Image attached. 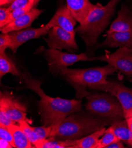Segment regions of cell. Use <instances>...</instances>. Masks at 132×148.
Masks as SVG:
<instances>
[{
    "instance_id": "cell-8",
    "label": "cell",
    "mask_w": 132,
    "mask_h": 148,
    "mask_svg": "<svg viewBox=\"0 0 132 148\" xmlns=\"http://www.w3.org/2000/svg\"><path fill=\"white\" fill-rule=\"evenodd\" d=\"M92 90L108 92L114 95L123 108L124 118L132 116V89L117 82H107L94 87Z\"/></svg>"
},
{
    "instance_id": "cell-33",
    "label": "cell",
    "mask_w": 132,
    "mask_h": 148,
    "mask_svg": "<svg viewBox=\"0 0 132 148\" xmlns=\"http://www.w3.org/2000/svg\"><path fill=\"white\" fill-rule=\"evenodd\" d=\"M16 0H0V5L1 7L4 6H10L12 3L15 1Z\"/></svg>"
},
{
    "instance_id": "cell-2",
    "label": "cell",
    "mask_w": 132,
    "mask_h": 148,
    "mask_svg": "<svg viewBox=\"0 0 132 148\" xmlns=\"http://www.w3.org/2000/svg\"><path fill=\"white\" fill-rule=\"evenodd\" d=\"M81 112L72 113L58 125L53 126L50 137L62 140H77L112 124L109 121Z\"/></svg>"
},
{
    "instance_id": "cell-20",
    "label": "cell",
    "mask_w": 132,
    "mask_h": 148,
    "mask_svg": "<svg viewBox=\"0 0 132 148\" xmlns=\"http://www.w3.org/2000/svg\"><path fill=\"white\" fill-rule=\"evenodd\" d=\"M11 73L12 75L21 77V73L15 64L5 53H0V78L1 79L6 74Z\"/></svg>"
},
{
    "instance_id": "cell-15",
    "label": "cell",
    "mask_w": 132,
    "mask_h": 148,
    "mask_svg": "<svg viewBox=\"0 0 132 148\" xmlns=\"http://www.w3.org/2000/svg\"><path fill=\"white\" fill-rule=\"evenodd\" d=\"M43 11V10L34 8L29 12L18 17L7 25L0 28V30L3 33H9L28 28Z\"/></svg>"
},
{
    "instance_id": "cell-13",
    "label": "cell",
    "mask_w": 132,
    "mask_h": 148,
    "mask_svg": "<svg viewBox=\"0 0 132 148\" xmlns=\"http://www.w3.org/2000/svg\"><path fill=\"white\" fill-rule=\"evenodd\" d=\"M105 40L98 44L99 48L127 47L132 49V32H107Z\"/></svg>"
},
{
    "instance_id": "cell-28",
    "label": "cell",
    "mask_w": 132,
    "mask_h": 148,
    "mask_svg": "<svg viewBox=\"0 0 132 148\" xmlns=\"http://www.w3.org/2000/svg\"><path fill=\"white\" fill-rule=\"evenodd\" d=\"M10 14L11 12L7 10V8L1 7L0 8V28L6 25Z\"/></svg>"
},
{
    "instance_id": "cell-16",
    "label": "cell",
    "mask_w": 132,
    "mask_h": 148,
    "mask_svg": "<svg viewBox=\"0 0 132 148\" xmlns=\"http://www.w3.org/2000/svg\"><path fill=\"white\" fill-rule=\"evenodd\" d=\"M109 32H132V12L123 4L118 12V16L112 23Z\"/></svg>"
},
{
    "instance_id": "cell-23",
    "label": "cell",
    "mask_w": 132,
    "mask_h": 148,
    "mask_svg": "<svg viewBox=\"0 0 132 148\" xmlns=\"http://www.w3.org/2000/svg\"><path fill=\"white\" fill-rule=\"evenodd\" d=\"M18 125L22 129L28 139L30 140L31 143L33 145L34 147L37 148L38 145L40 144V140H39L32 127L29 125V123L27 121H23L18 123Z\"/></svg>"
},
{
    "instance_id": "cell-6",
    "label": "cell",
    "mask_w": 132,
    "mask_h": 148,
    "mask_svg": "<svg viewBox=\"0 0 132 148\" xmlns=\"http://www.w3.org/2000/svg\"><path fill=\"white\" fill-rule=\"evenodd\" d=\"M36 53L45 58L49 66V71L55 76L60 74L64 68L79 61H89V57L86 53L79 54L68 53L57 49H46L42 46L36 50Z\"/></svg>"
},
{
    "instance_id": "cell-4",
    "label": "cell",
    "mask_w": 132,
    "mask_h": 148,
    "mask_svg": "<svg viewBox=\"0 0 132 148\" xmlns=\"http://www.w3.org/2000/svg\"><path fill=\"white\" fill-rule=\"evenodd\" d=\"M117 70L108 64L104 67L85 69H70L68 67L61 70L60 75L75 89V96L81 99L90 95L86 88L92 90L97 86L106 83L107 77Z\"/></svg>"
},
{
    "instance_id": "cell-24",
    "label": "cell",
    "mask_w": 132,
    "mask_h": 148,
    "mask_svg": "<svg viewBox=\"0 0 132 148\" xmlns=\"http://www.w3.org/2000/svg\"><path fill=\"white\" fill-rule=\"evenodd\" d=\"M119 140L115 135L111 127H109L106 129L104 134L100 138L97 148H106L112 143Z\"/></svg>"
},
{
    "instance_id": "cell-10",
    "label": "cell",
    "mask_w": 132,
    "mask_h": 148,
    "mask_svg": "<svg viewBox=\"0 0 132 148\" xmlns=\"http://www.w3.org/2000/svg\"><path fill=\"white\" fill-rule=\"evenodd\" d=\"M0 109L15 122L19 123L23 121L28 122L29 120L27 118V106L10 92H1Z\"/></svg>"
},
{
    "instance_id": "cell-12",
    "label": "cell",
    "mask_w": 132,
    "mask_h": 148,
    "mask_svg": "<svg viewBox=\"0 0 132 148\" xmlns=\"http://www.w3.org/2000/svg\"><path fill=\"white\" fill-rule=\"evenodd\" d=\"M77 22V21L72 16L68 6L64 5L57 10L47 25L50 28L58 27L69 33L76 34L75 26Z\"/></svg>"
},
{
    "instance_id": "cell-30",
    "label": "cell",
    "mask_w": 132,
    "mask_h": 148,
    "mask_svg": "<svg viewBox=\"0 0 132 148\" xmlns=\"http://www.w3.org/2000/svg\"><path fill=\"white\" fill-rule=\"evenodd\" d=\"M28 1L29 0H16L15 1L12 3L9 7H7V10L10 12H11L14 10L23 7L28 3Z\"/></svg>"
},
{
    "instance_id": "cell-18",
    "label": "cell",
    "mask_w": 132,
    "mask_h": 148,
    "mask_svg": "<svg viewBox=\"0 0 132 148\" xmlns=\"http://www.w3.org/2000/svg\"><path fill=\"white\" fill-rule=\"evenodd\" d=\"M106 129V127H104L89 135L78 139L76 144L72 148H97L98 140L104 134Z\"/></svg>"
},
{
    "instance_id": "cell-5",
    "label": "cell",
    "mask_w": 132,
    "mask_h": 148,
    "mask_svg": "<svg viewBox=\"0 0 132 148\" xmlns=\"http://www.w3.org/2000/svg\"><path fill=\"white\" fill-rule=\"evenodd\" d=\"M86 97L85 109L88 113L112 123L125 119L120 103L111 93L89 95Z\"/></svg>"
},
{
    "instance_id": "cell-14",
    "label": "cell",
    "mask_w": 132,
    "mask_h": 148,
    "mask_svg": "<svg viewBox=\"0 0 132 148\" xmlns=\"http://www.w3.org/2000/svg\"><path fill=\"white\" fill-rule=\"evenodd\" d=\"M67 6L75 20L82 25L91 12L101 5L93 4L89 0H66Z\"/></svg>"
},
{
    "instance_id": "cell-21",
    "label": "cell",
    "mask_w": 132,
    "mask_h": 148,
    "mask_svg": "<svg viewBox=\"0 0 132 148\" xmlns=\"http://www.w3.org/2000/svg\"><path fill=\"white\" fill-rule=\"evenodd\" d=\"M77 140H62L55 139L53 137H49L44 140L38 148H72L76 144Z\"/></svg>"
},
{
    "instance_id": "cell-32",
    "label": "cell",
    "mask_w": 132,
    "mask_h": 148,
    "mask_svg": "<svg viewBox=\"0 0 132 148\" xmlns=\"http://www.w3.org/2000/svg\"><path fill=\"white\" fill-rule=\"evenodd\" d=\"M0 147L1 148H11L13 147L12 145L7 141L0 139Z\"/></svg>"
},
{
    "instance_id": "cell-7",
    "label": "cell",
    "mask_w": 132,
    "mask_h": 148,
    "mask_svg": "<svg viewBox=\"0 0 132 148\" xmlns=\"http://www.w3.org/2000/svg\"><path fill=\"white\" fill-rule=\"evenodd\" d=\"M108 53L104 56L89 57V61L106 62L128 77L132 76V49L120 47L112 54Z\"/></svg>"
},
{
    "instance_id": "cell-29",
    "label": "cell",
    "mask_w": 132,
    "mask_h": 148,
    "mask_svg": "<svg viewBox=\"0 0 132 148\" xmlns=\"http://www.w3.org/2000/svg\"><path fill=\"white\" fill-rule=\"evenodd\" d=\"M16 123L11 119L3 110L0 109V126L8 127L11 125L16 124Z\"/></svg>"
},
{
    "instance_id": "cell-31",
    "label": "cell",
    "mask_w": 132,
    "mask_h": 148,
    "mask_svg": "<svg viewBox=\"0 0 132 148\" xmlns=\"http://www.w3.org/2000/svg\"><path fill=\"white\" fill-rule=\"evenodd\" d=\"M124 147H125L123 144V142L122 140H119L112 143L111 144L109 145L106 148H124Z\"/></svg>"
},
{
    "instance_id": "cell-26",
    "label": "cell",
    "mask_w": 132,
    "mask_h": 148,
    "mask_svg": "<svg viewBox=\"0 0 132 148\" xmlns=\"http://www.w3.org/2000/svg\"><path fill=\"white\" fill-rule=\"evenodd\" d=\"M11 39L8 33H1L0 35V53H5V50L11 47Z\"/></svg>"
},
{
    "instance_id": "cell-22",
    "label": "cell",
    "mask_w": 132,
    "mask_h": 148,
    "mask_svg": "<svg viewBox=\"0 0 132 148\" xmlns=\"http://www.w3.org/2000/svg\"><path fill=\"white\" fill-rule=\"evenodd\" d=\"M40 0H29L28 3L24 6L23 7L14 10L12 11L10 15V17L7 20V24H8L15 19L17 18L18 17L23 16V15L28 13L32 11L33 9L36 8L37 4H39Z\"/></svg>"
},
{
    "instance_id": "cell-19",
    "label": "cell",
    "mask_w": 132,
    "mask_h": 148,
    "mask_svg": "<svg viewBox=\"0 0 132 148\" xmlns=\"http://www.w3.org/2000/svg\"><path fill=\"white\" fill-rule=\"evenodd\" d=\"M12 136L15 147L32 148L34 147L19 125L13 124L8 127Z\"/></svg>"
},
{
    "instance_id": "cell-1",
    "label": "cell",
    "mask_w": 132,
    "mask_h": 148,
    "mask_svg": "<svg viewBox=\"0 0 132 148\" xmlns=\"http://www.w3.org/2000/svg\"><path fill=\"white\" fill-rule=\"evenodd\" d=\"M21 78L26 87L40 97L37 102L38 108L44 126L58 125L68 116L82 111L81 99L68 100L50 97L41 88V82L34 79L28 73H22Z\"/></svg>"
},
{
    "instance_id": "cell-9",
    "label": "cell",
    "mask_w": 132,
    "mask_h": 148,
    "mask_svg": "<svg viewBox=\"0 0 132 148\" xmlns=\"http://www.w3.org/2000/svg\"><path fill=\"white\" fill-rule=\"evenodd\" d=\"M45 40L49 49L59 50L65 49L70 53L79 50L75 40V34L69 33L58 27H54L49 29L48 37Z\"/></svg>"
},
{
    "instance_id": "cell-3",
    "label": "cell",
    "mask_w": 132,
    "mask_h": 148,
    "mask_svg": "<svg viewBox=\"0 0 132 148\" xmlns=\"http://www.w3.org/2000/svg\"><path fill=\"white\" fill-rule=\"evenodd\" d=\"M120 0H110L105 6L101 5L93 10L82 25L75 28L77 33L85 42L86 53L93 57L97 49L98 39L110 24L117 5Z\"/></svg>"
},
{
    "instance_id": "cell-25",
    "label": "cell",
    "mask_w": 132,
    "mask_h": 148,
    "mask_svg": "<svg viewBox=\"0 0 132 148\" xmlns=\"http://www.w3.org/2000/svg\"><path fill=\"white\" fill-rule=\"evenodd\" d=\"M53 126H46L43 125L40 127H32L39 140H40V144L38 145L37 148L44 140L50 137L53 129Z\"/></svg>"
},
{
    "instance_id": "cell-17",
    "label": "cell",
    "mask_w": 132,
    "mask_h": 148,
    "mask_svg": "<svg viewBox=\"0 0 132 148\" xmlns=\"http://www.w3.org/2000/svg\"><path fill=\"white\" fill-rule=\"evenodd\" d=\"M110 127L117 138L132 147V133L126 119L113 122Z\"/></svg>"
},
{
    "instance_id": "cell-27",
    "label": "cell",
    "mask_w": 132,
    "mask_h": 148,
    "mask_svg": "<svg viewBox=\"0 0 132 148\" xmlns=\"http://www.w3.org/2000/svg\"><path fill=\"white\" fill-rule=\"evenodd\" d=\"M0 139H4L8 142L13 147H15L12 136L8 127L0 126Z\"/></svg>"
},
{
    "instance_id": "cell-34",
    "label": "cell",
    "mask_w": 132,
    "mask_h": 148,
    "mask_svg": "<svg viewBox=\"0 0 132 148\" xmlns=\"http://www.w3.org/2000/svg\"><path fill=\"white\" fill-rule=\"evenodd\" d=\"M126 120L127 121L129 128H130V130L132 133V116L127 118V119H126Z\"/></svg>"
},
{
    "instance_id": "cell-11",
    "label": "cell",
    "mask_w": 132,
    "mask_h": 148,
    "mask_svg": "<svg viewBox=\"0 0 132 148\" xmlns=\"http://www.w3.org/2000/svg\"><path fill=\"white\" fill-rule=\"evenodd\" d=\"M50 28L46 25L40 28H27L21 30L9 33L11 39V49L14 53H16L17 49L27 41L38 38L48 34Z\"/></svg>"
}]
</instances>
